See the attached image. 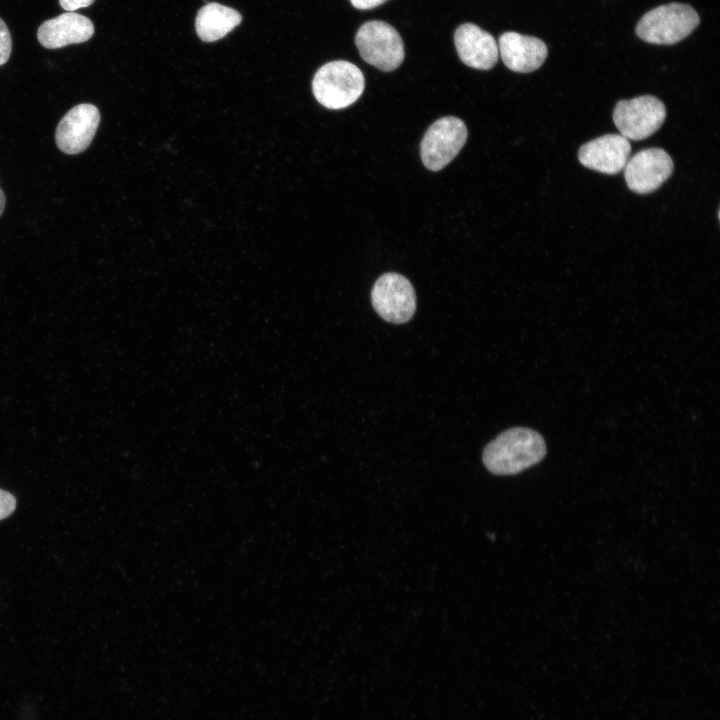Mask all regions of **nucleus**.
<instances>
[{
	"mask_svg": "<svg viewBox=\"0 0 720 720\" xmlns=\"http://www.w3.org/2000/svg\"><path fill=\"white\" fill-rule=\"evenodd\" d=\"M664 103L651 95L617 102L613 120L620 134L628 140H643L654 134L664 123Z\"/></svg>",
	"mask_w": 720,
	"mask_h": 720,
	"instance_id": "nucleus-5",
	"label": "nucleus"
},
{
	"mask_svg": "<svg viewBox=\"0 0 720 720\" xmlns=\"http://www.w3.org/2000/svg\"><path fill=\"white\" fill-rule=\"evenodd\" d=\"M546 455V444L538 432L514 427L500 433L483 450L486 469L495 475H513L539 463Z\"/></svg>",
	"mask_w": 720,
	"mask_h": 720,
	"instance_id": "nucleus-1",
	"label": "nucleus"
},
{
	"mask_svg": "<svg viewBox=\"0 0 720 720\" xmlns=\"http://www.w3.org/2000/svg\"><path fill=\"white\" fill-rule=\"evenodd\" d=\"M630 154L628 139L621 134H606L583 144L578 159L589 169L613 175L624 169Z\"/></svg>",
	"mask_w": 720,
	"mask_h": 720,
	"instance_id": "nucleus-10",
	"label": "nucleus"
},
{
	"mask_svg": "<svg viewBox=\"0 0 720 720\" xmlns=\"http://www.w3.org/2000/svg\"><path fill=\"white\" fill-rule=\"evenodd\" d=\"M371 303L377 314L393 324L408 322L416 310V295L411 282L401 274L381 275L371 290Z\"/></svg>",
	"mask_w": 720,
	"mask_h": 720,
	"instance_id": "nucleus-7",
	"label": "nucleus"
},
{
	"mask_svg": "<svg viewBox=\"0 0 720 720\" xmlns=\"http://www.w3.org/2000/svg\"><path fill=\"white\" fill-rule=\"evenodd\" d=\"M699 23L698 14L690 5L669 3L644 14L636 26V33L645 42L671 45L690 35Z\"/></svg>",
	"mask_w": 720,
	"mask_h": 720,
	"instance_id": "nucleus-3",
	"label": "nucleus"
},
{
	"mask_svg": "<svg viewBox=\"0 0 720 720\" xmlns=\"http://www.w3.org/2000/svg\"><path fill=\"white\" fill-rule=\"evenodd\" d=\"M11 51V35L5 22L0 18V66L8 61Z\"/></svg>",
	"mask_w": 720,
	"mask_h": 720,
	"instance_id": "nucleus-15",
	"label": "nucleus"
},
{
	"mask_svg": "<svg viewBox=\"0 0 720 720\" xmlns=\"http://www.w3.org/2000/svg\"><path fill=\"white\" fill-rule=\"evenodd\" d=\"M674 164L661 148H648L628 159L624 178L628 188L638 194L657 190L673 173Z\"/></svg>",
	"mask_w": 720,
	"mask_h": 720,
	"instance_id": "nucleus-8",
	"label": "nucleus"
},
{
	"mask_svg": "<svg viewBox=\"0 0 720 720\" xmlns=\"http://www.w3.org/2000/svg\"><path fill=\"white\" fill-rule=\"evenodd\" d=\"M6 204L5 194L0 188V216L3 214Z\"/></svg>",
	"mask_w": 720,
	"mask_h": 720,
	"instance_id": "nucleus-19",
	"label": "nucleus"
},
{
	"mask_svg": "<svg viewBox=\"0 0 720 720\" xmlns=\"http://www.w3.org/2000/svg\"><path fill=\"white\" fill-rule=\"evenodd\" d=\"M365 79L361 70L344 60L321 66L312 80L316 100L328 109H343L353 104L363 93Z\"/></svg>",
	"mask_w": 720,
	"mask_h": 720,
	"instance_id": "nucleus-2",
	"label": "nucleus"
},
{
	"mask_svg": "<svg viewBox=\"0 0 720 720\" xmlns=\"http://www.w3.org/2000/svg\"><path fill=\"white\" fill-rule=\"evenodd\" d=\"M16 507V500L14 496L4 490L0 489V520L8 517L12 514Z\"/></svg>",
	"mask_w": 720,
	"mask_h": 720,
	"instance_id": "nucleus-16",
	"label": "nucleus"
},
{
	"mask_svg": "<svg viewBox=\"0 0 720 720\" xmlns=\"http://www.w3.org/2000/svg\"><path fill=\"white\" fill-rule=\"evenodd\" d=\"M100 122L98 108L81 103L71 108L59 121L55 131L57 147L69 155L85 151L91 144Z\"/></svg>",
	"mask_w": 720,
	"mask_h": 720,
	"instance_id": "nucleus-9",
	"label": "nucleus"
},
{
	"mask_svg": "<svg viewBox=\"0 0 720 720\" xmlns=\"http://www.w3.org/2000/svg\"><path fill=\"white\" fill-rule=\"evenodd\" d=\"M242 21L241 14L228 6L209 2L196 15L195 30L204 42H214L231 32Z\"/></svg>",
	"mask_w": 720,
	"mask_h": 720,
	"instance_id": "nucleus-14",
	"label": "nucleus"
},
{
	"mask_svg": "<svg viewBox=\"0 0 720 720\" xmlns=\"http://www.w3.org/2000/svg\"><path fill=\"white\" fill-rule=\"evenodd\" d=\"M355 45L362 59L381 71L395 70L404 60V45L399 33L383 21L364 23L356 33Z\"/></svg>",
	"mask_w": 720,
	"mask_h": 720,
	"instance_id": "nucleus-4",
	"label": "nucleus"
},
{
	"mask_svg": "<svg viewBox=\"0 0 720 720\" xmlns=\"http://www.w3.org/2000/svg\"><path fill=\"white\" fill-rule=\"evenodd\" d=\"M467 140V128L456 117L435 121L425 132L420 145L421 160L426 168L439 171L459 153Z\"/></svg>",
	"mask_w": 720,
	"mask_h": 720,
	"instance_id": "nucleus-6",
	"label": "nucleus"
},
{
	"mask_svg": "<svg viewBox=\"0 0 720 720\" xmlns=\"http://www.w3.org/2000/svg\"><path fill=\"white\" fill-rule=\"evenodd\" d=\"M94 1L95 0H59V4L63 9L73 12L74 10L90 6Z\"/></svg>",
	"mask_w": 720,
	"mask_h": 720,
	"instance_id": "nucleus-17",
	"label": "nucleus"
},
{
	"mask_svg": "<svg viewBox=\"0 0 720 720\" xmlns=\"http://www.w3.org/2000/svg\"><path fill=\"white\" fill-rule=\"evenodd\" d=\"M454 42L461 61L469 67L488 70L498 60L496 40L475 24L460 25L455 31Z\"/></svg>",
	"mask_w": 720,
	"mask_h": 720,
	"instance_id": "nucleus-12",
	"label": "nucleus"
},
{
	"mask_svg": "<svg viewBox=\"0 0 720 720\" xmlns=\"http://www.w3.org/2000/svg\"><path fill=\"white\" fill-rule=\"evenodd\" d=\"M498 52L510 70L529 73L538 69L546 60L548 49L539 38L505 32L498 40Z\"/></svg>",
	"mask_w": 720,
	"mask_h": 720,
	"instance_id": "nucleus-11",
	"label": "nucleus"
},
{
	"mask_svg": "<svg viewBox=\"0 0 720 720\" xmlns=\"http://www.w3.org/2000/svg\"><path fill=\"white\" fill-rule=\"evenodd\" d=\"M94 34L92 21L75 12L63 13L44 21L38 28L39 43L48 49H58L88 41Z\"/></svg>",
	"mask_w": 720,
	"mask_h": 720,
	"instance_id": "nucleus-13",
	"label": "nucleus"
},
{
	"mask_svg": "<svg viewBox=\"0 0 720 720\" xmlns=\"http://www.w3.org/2000/svg\"><path fill=\"white\" fill-rule=\"evenodd\" d=\"M387 0H350L351 4L360 10H368L380 6Z\"/></svg>",
	"mask_w": 720,
	"mask_h": 720,
	"instance_id": "nucleus-18",
	"label": "nucleus"
}]
</instances>
